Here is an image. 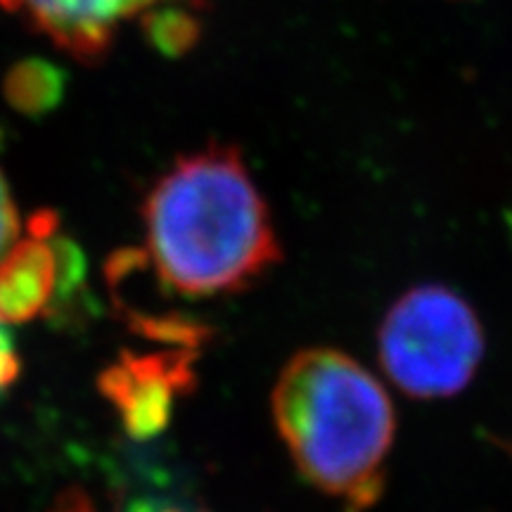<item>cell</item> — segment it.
I'll return each mask as SVG.
<instances>
[{
  "mask_svg": "<svg viewBox=\"0 0 512 512\" xmlns=\"http://www.w3.org/2000/svg\"><path fill=\"white\" fill-rule=\"evenodd\" d=\"M147 259L181 297L245 292L283 261L271 209L235 147L178 157L143 202Z\"/></svg>",
  "mask_w": 512,
  "mask_h": 512,
  "instance_id": "6da1fadb",
  "label": "cell"
},
{
  "mask_svg": "<svg viewBox=\"0 0 512 512\" xmlns=\"http://www.w3.org/2000/svg\"><path fill=\"white\" fill-rule=\"evenodd\" d=\"M81 275V254L60 235L57 214H31L19 240L0 259V325H27L53 313L76 290Z\"/></svg>",
  "mask_w": 512,
  "mask_h": 512,
  "instance_id": "277c9868",
  "label": "cell"
},
{
  "mask_svg": "<svg viewBox=\"0 0 512 512\" xmlns=\"http://www.w3.org/2000/svg\"><path fill=\"white\" fill-rule=\"evenodd\" d=\"M8 93L17 110L29 114L48 110L57 98L55 69H50L48 64L41 62L19 64L15 74L10 76Z\"/></svg>",
  "mask_w": 512,
  "mask_h": 512,
  "instance_id": "52a82bcc",
  "label": "cell"
},
{
  "mask_svg": "<svg viewBox=\"0 0 512 512\" xmlns=\"http://www.w3.org/2000/svg\"><path fill=\"white\" fill-rule=\"evenodd\" d=\"M19 373H22V361H19L10 332L5 330V325H0V396L19 380Z\"/></svg>",
  "mask_w": 512,
  "mask_h": 512,
  "instance_id": "30bf717a",
  "label": "cell"
},
{
  "mask_svg": "<svg viewBox=\"0 0 512 512\" xmlns=\"http://www.w3.org/2000/svg\"><path fill=\"white\" fill-rule=\"evenodd\" d=\"M166 0H0L76 60H98L133 19H147Z\"/></svg>",
  "mask_w": 512,
  "mask_h": 512,
  "instance_id": "8992f818",
  "label": "cell"
},
{
  "mask_svg": "<svg viewBox=\"0 0 512 512\" xmlns=\"http://www.w3.org/2000/svg\"><path fill=\"white\" fill-rule=\"evenodd\" d=\"M50 512H183L174 508V505H164L155 501H133L126 508H102V505L95 501L93 494H88L81 486H72V489L62 491L60 496L55 498V505Z\"/></svg>",
  "mask_w": 512,
  "mask_h": 512,
  "instance_id": "ba28073f",
  "label": "cell"
},
{
  "mask_svg": "<svg viewBox=\"0 0 512 512\" xmlns=\"http://www.w3.org/2000/svg\"><path fill=\"white\" fill-rule=\"evenodd\" d=\"M486 335L477 311L451 287L415 285L384 313L377 356L384 375L420 401L458 396L482 366Z\"/></svg>",
  "mask_w": 512,
  "mask_h": 512,
  "instance_id": "3957f363",
  "label": "cell"
},
{
  "mask_svg": "<svg viewBox=\"0 0 512 512\" xmlns=\"http://www.w3.org/2000/svg\"><path fill=\"white\" fill-rule=\"evenodd\" d=\"M195 347H174L157 354H121L102 370L98 389L112 403L124 430L136 439L166 430L178 399L195 384Z\"/></svg>",
  "mask_w": 512,
  "mask_h": 512,
  "instance_id": "5b68a950",
  "label": "cell"
},
{
  "mask_svg": "<svg viewBox=\"0 0 512 512\" xmlns=\"http://www.w3.org/2000/svg\"><path fill=\"white\" fill-rule=\"evenodd\" d=\"M278 437L302 479L344 512H368L387 486L396 439L384 384L347 351L309 347L287 358L271 392Z\"/></svg>",
  "mask_w": 512,
  "mask_h": 512,
  "instance_id": "7a4b0ae2",
  "label": "cell"
},
{
  "mask_svg": "<svg viewBox=\"0 0 512 512\" xmlns=\"http://www.w3.org/2000/svg\"><path fill=\"white\" fill-rule=\"evenodd\" d=\"M22 230L24 226L22 219H19V211L15 197H12L8 178L0 171V259H3L5 252L19 240Z\"/></svg>",
  "mask_w": 512,
  "mask_h": 512,
  "instance_id": "9c48e42d",
  "label": "cell"
}]
</instances>
